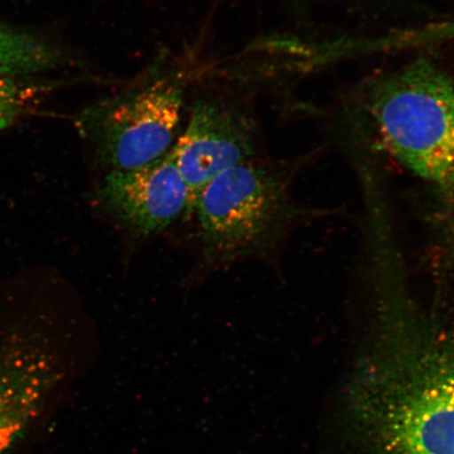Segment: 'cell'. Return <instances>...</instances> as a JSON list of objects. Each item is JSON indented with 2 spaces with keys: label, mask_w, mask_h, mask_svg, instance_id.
<instances>
[{
  "label": "cell",
  "mask_w": 454,
  "mask_h": 454,
  "mask_svg": "<svg viewBox=\"0 0 454 454\" xmlns=\"http://www.w3.org/2000/svg\"><path fill=\"white\" fill-rule=\"evenodd\" d=\"M385 286L351 417L377 454H454V331Z\"/></svg>",
  "instance_id": "cell-1"
},
{
  "label": "cell",
  "mask_w": 454,
  "mask_h": 454,
  "mask_svg": "<svg viewBox=\"0 0 454 454\" xmlns=\"http://www.w3.org/2000/svg\"><path fill=\"white\" fill-rule=\"evenodd\" d=\"M198 76L189 60L160 51L136 76L83 110L77 128L96 160L111 172L167 155L181 133Z\"/></svg>",
  "instance_id": "cell-2"
},
{
  "label": "cell",
  "mask_w": 454,
  "mask_h": 454,
  "mask_svg": "<svg viewBox=\"0 0 454 454\" xmlns=\"http://www.w3.org/2000/svg\"><path fill=\"white\" fill-rule=\"evenodd\" d=\"M191 213L196 215L203 269L263 258L294 217L288 169L261 157L238 164L203 187Z\"/></svg>",
  "instance_id": "cell-3"
},
{
  "label": "cell",
  "mask_w": 454,
  "mask_h": 454,
  "mask_svg": "<svg viewBox=\"0 0 454 454\" xmlns=\"http://www.w3.org/2000/svg\"><path fill=\"white\" fill-rule=\"evenodd\" d=\"M371 114L380 139L403 167L454 189V79L428 61L388 76L374 90Z\"/></svg>",
  "instance_id": "cell-4"
},
{
  "label": "cell",
  "mask_w": 454,
  "mask_h": 454,
  "mask_svg": "<svg viewBox=\"0 0 454 454\" xmlns=\"http://www.w3.org/2000/svg\"><path fill=\"white\" fill-rule=\"evenodd\" d=\"M258 124L239 93L201 85L192 88L185 128L174 145L189 186L190 213L195 198L215 176L260 156Z\"/></svg>",
  "instance_id": "cell-5"
},
{
  "label": "cell",
  "mask_w": 454,
  "mask_h": 454,
  "mask_svg": "<svg viewBox=\"0 0 454 454\" xmlns=\"http://www.w3.org/2000/svg\"><path fill=\"white\" fill-rule=\"evenodd\" d=\"M64 371L43 332L16 327L0 337V454L12 452L35 427Z\"/></svg>",
  "instance_id": "cell-6"
},
{
  "label": "cell",
  "mask_w": 454,
  "mask_h": 454,
  "mask_svg": "<svg viewBox=\"0 0 454 454\" xmlns=\"http://www.w3.org/2000/svg\"><path fill=\"white\" fill-rule=\"evenodd\" d=\"M96 200L110 218L138 238L161 234L190 213L189 186L176 159L167 155L147 166L107 172Z\"/></svg>",
  "instance_id": "cell-7"
},
{
  "label": "cell",
  "mask_w": 454,
  "mask_h": 454,
  "mask_svg": "<svg viewBox=\"0 0 454 454\" xmlns=\"http://www.w3.org/2000/svg\"><path fill=\"white\" fill-rule=\"evenodd\" d=\"M59 59L52 45L0 24V76L48 70L59 64Z\"/></svg>",
  "instance_id": "cell-8"
},
{
  "label": "cell",
  "mask_w": 454,
  "mask_h": 454,
  "mask_svg": "<svg viewBox=\"0 0 454 454\" xmlns=\"http://www.w3.org/2000/svg\"><path fill=\"white\" fill-rule=\"evenodd\" d=\"M28 93L11 77L0 76V129L11 126L25 110Z\"/></svg>",
  "instance_id": "cell-9"
},
{
  "label": "cell",
  "mask_w": 454,
  "mask_h": 454,
  "mask_svg": "<svg viewBox=\"0 0 454 454\" xmlns=\"http://www.w3.org/2000/svg\"><path fill=\"white\" fill-rule=\"evenodd\" d=\"M452 195V200H453V206H452V211H451V223H450V234H451V242L453 247V252H454V189L450 192Z\"/></svg>",
  "instance_id": "cell-10"
}]
</instances>
